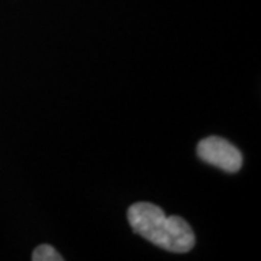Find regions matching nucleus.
I'll return each instance as SVG.
<instances>
[{"mask_svg": "<svg viewBox=\"0 0 261 261\" xmlns=\"http://www.w3.org/2000/svg\"><path fill=\"white\" fill-rule=\"evenodd\" d=\"M128 222L134 232L167 251L187 252L195 247L196 238L190 225L180 216H167L157 205L134 203L128 209Z\"/></svg>", "mask_w": 261, "mask_h": 261, "instance_id": "1", "label": "nucleus"}, {"mask_svg": "<svg viewBox=\"0 0 261 261\" xmlns=\"http://www.w3.org/2000/svg\"><path fill=\"white\" fill-rule=\"evenodd\" d=\"M197 155L207 164L226 173H237L243 167V155L240 149L221 137H207L200 141L197 145Z\"/></svg>", "mask_w": 261, "mask_h": 261, "instance_id": "2", "label": "nucleus"}, {"mask_svg": "<svg viewBox=\"0 0 261 261\" xmlns=\"http://www.w3.org/2000/svg\"><path fill=\"white\" fill-rule=\"evenodd\" d=\"M32 260L34 261H63L64 258L61 257V254L57 251L54 247H51L49 244H42L37 247L32 252Z\"/></svg>", "mask_w": 261, "mask_h": 261, "instance_id": "3", "label": "nucleus"}]
</instances>
